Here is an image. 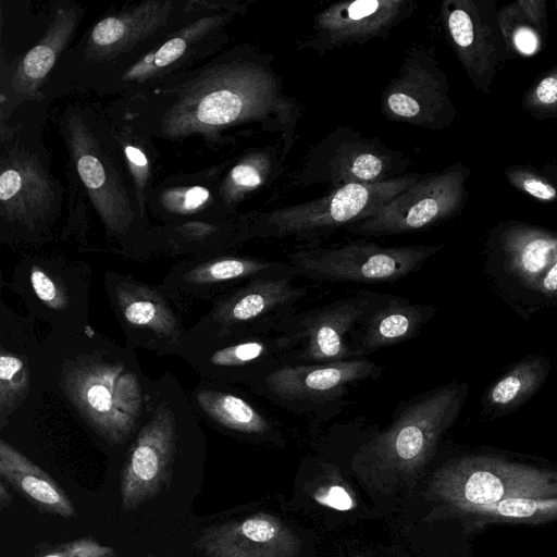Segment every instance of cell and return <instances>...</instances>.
<instances>
[{"instance_id":"1","label":"cell","mask_w":557,"mask_h":557,"mask_svg":"<svg viewBox=\"0 0 557 557\" xmlns=\"http://www.w3.org/2000/svg\"><path fill=\"white\" fill-rule=\"evenodd\" d=\"M44 358L47 392L62 398L98 441L127 449L159 389V379L144 373L134 349L91 326L77 334L50 331Z\"/></svg>"},{"instance_id":"2","label":"cell","mask_w":557,"mask_h":557,"mask_svg":"<svg viewBox=\"0 0 557 557\" xmlns=\"http://www.w3.org/2000/svg\"><path fill=\"white\" fill-rule=\"evenodd\" d=\"M272 62V55L253 51L210 72L170 108L163 131L183 135L260 123L292 137L297 104L283 94Z\"/></svg>"},{"instance_id":"3","label":"cell","mask_w":557,"mask_h":557,"mask_svg":"<svg viewBox=\"0 0 557 557\" xmlns=\"http://www.w3.org/2000/svg\"><path fill=\"white\" fill-rule=\"evenodd\" d=\"M199 418L176 376L163 373L154 406L125 451L120 476L125 511L138 508L169 485L184 440L201 428Z\"/></svg>"},{"instance_id":"4","label":"cell","mask_w":557,"mask_h":557,"mask_svg":"<svg viewBox=\"0 0 557 557\" xmlns=\"http://www.w3.org/2000/svg\"><path fill=\"white\" fill-rule=\"evenodd\" d=\"M422 174L375 184H347L319 198L258 212L249 218V238H290L315 247L341 228L362 221L413 185Z\"/></svg>"},{"instance_id":"5","label":"cell","mask_w":557,"mask_h":557,"mask_svg":"<svg viewBox=\"0 0 557 557\" xmlns=\"http://www.w3.org/2000/svg\"><path fill=\"white\" fill-rule=\"evenodd\" d=\"M286 320L275 326L245 331L211 332L190 326L180 357L201 379L249 387L273 369L294 363L295 343Z\"/></svg>"},{"instance_id":"6","label":"cell","mask_w":557,"mask_h":557,"mask_svg":"<svg viewBox=\"0 0 557 557\" xmlns=\"http://www.w3.org/2000/svg\"><path fill=\"white\" fill-rule=\"evenodd\" d=\"M91 277L83 261L30 256L15 265L9 286L34 320L46 322L51 332L77 334L91 327Z\"/></svg>"},{"instance_id":"7","label":"cell","mask_w":557,"mask_h":557,"mask_svg":"<svg viewBox=\"0 0 557 557\" xmlns=\"http://www.w3.org/2000/svg\"><path fill=\"white\" fill-rule=\"evenodd\" d=\"M445 245L381 246L356 240L332 247H304L288 255L296 275L313 281L376 284L419 271Z\"/></svg>"},{"instance_id":"8","label":"cell","mask_w":557,"mask_h":557,"mask_svg":"<svg viewBox=\"0 0 557 557\" xmlns=\"http://www.w3.org/2000/svg\"><path fill=\"white\" fill-rule=\"evenodd\" d=\"M103 287L125 345L159 356H181L187 332L184 308L162 283L107 271Z\"/></svg>"},{"instance_id":"9","label":"cell","mask_w":557,"mask_h":557,"mask_svg":"<svg viewBox=\"0 0 557 557\" xmlns=\"http://www.w3.org/2000/svg\"><path fill=\"white\" fill-rule=\"evenodd\" d=\"M410 160L359 131L337 127L308 153L297 174L300 185L375 184L408 173Z\"/></svg>"},{"instance_id":"10","label":"cell","mask_w":557,"mask_h":557,"mask_svg":"<svg viewBox=\"0 0 557 557\" xmlns=\"http://www.w3.org/2000/svg\"><path fill=\"white\" fill-rule=\"evenodd\" d=\"M36 320L0 305V432L34 418L47 392L44 342Z\"/></svg>"},{"instance_id":"11","label":"cell","mask_w":557,"mask_h":557,"mask_svg":"<svg viewBox=\"0 0 557 557\" xmlns=\"http://www.w3.org/2000/svg\"><path fill=\"white\" fill-rule=\"evenodd\" d=\"M469 176L470 169L460 163L422 174L372 215L345 230L362 236H386L417 232L441 223L462 209Z\"/></svg>"},{"instance_id":"12","label":"cell","mask_w":557,"mask_h":557,"mask_svg":"<svg viewBox=\"0 0 557 557\" xmlns=\"http://www.w3.org/2000/svg\"><path fill=\"white\" fill-rule=\"evenodd\" d=\"M442 483L445 497L458 509L521 495L557 496V471L490 455L456 460L445 469Z\"/></svg>"},{"instance_id":"13","label":"cell","mask_w":557,"mask_h":557,"mask_svg":"<svg viewBox=\"0 0 557 557\" xmlns=\"http://www.w3.org/2000/svg\"><path fill=\"white\" fill-rule=\"evenodd\" d=\"M449 89L448 77L434 53L412 45L382 92L381 109L392 121L440 131L451 125L457 115Z\"/></svg>"},{"instance_id":"14","label":"cell","mask_w":557,"mask_h":557,"mask_svg":"<svg viewBox=\"0 0 557 557\" xmlns=\"http://www.w3.org/2000/svg\"><path fill=\"white\" fill-rule=\"evenodd\" d=\"M441 17L447 38L474 87L491 92L497 70L515 58L495 0H446Z\"/></svg>"},{"instance_id":"15","label":"cell","mask_w":557,"mask_h":557,"mask_svg":"<svg viewBox=\"0 0 557 557\" xmlns=\"http://www.w3.org/2000/svg\"><path fill=\"white\" fill-rule=\"evenodd\" d=\"M388 295L362 290L286 320L295 343L294 363H329L356 358L352 339L364 319Z\"/></svg>"},{"instance_id":"16","label":"cell","mask_w":557,"mask_h":557,"mask_svg":"<svg viewBox=\"0 0 557 557\" xmlns=\"http://www.w3.org/2000/svg\"><path fill=\"white\" fill-rule=\"evenodd\" d=\"M292 270L251 278L212 301L211 309L193 325L211 332L271 327L296 312L307 295L294 283Z\"/></svg>"},{"instance_id":"17","label":"cell","mask_w":557,"mask_h":557,"mask_svg":"<svg viewBox=\"0 0 557 557\" xmlns=\"http://www.w3.org/2000/svg\"><path fill=\"white\" fill-rule=\"evenodd\" d=\"M417 8L411 0H356L329 5L313 18L311 36L300 49L317 53L387 38Z\"/></svg>"},{"instance_id":"18","label":"cell","mask_w":557,"mask_h":557,"mask_svg":"<svg viewBox=\"0 0 557 557\" xmlns=\"http://www.w3.org/2000/svg\"><path fill=\"white\" fill-rule=\"evenodd\" d=\"M381 371L360 357L329 363H287L250 385L252 392L284 405H313L335 400L347 387Z\"/></svg>"},{"instance_id":"19","label":"cell","mask_w":557,"mask_h":557,"mask_svg":"<svg viewBox=\"0 0 557 557\" xmlns=\"http://www.w3.org/2000/svg\"><path fill=\"white\" fill-rule=\"evenodd\" d=\"M289 270L288 264L249 256H197L175 264L161 283L185 309L190 301H213L251 278Z\"/></svg>"},{"instance_id":"20","label":"cell","mask_w":557,"mask_h":557,"mask_svg":"<svg viewBox=\"0 0 557 557\" xmlns=\"http://www.w3.org/2000/svg\"><path fill=\"white\" fill-rule=\"evenodd\" d=\"M435 312V307L388 295L356 331L352 339L355 357L416 337Z\"/></svg>"},{"instance_id":"21","label":"cell","mask_w":557,"mask_h":557,"mask_svg":"<svg viewBox=\"0 0 557 557\" xmlns=\"http://www.w3.org/2000/svg\"><path fill=\"white\" fill-rule=\"evenodd\" d=\"M0 478L41 512L71 519L74 505L63 488L4 437H0Z\"/></svg>"},{"instance_id":"22","label":"cell","mask_w":557,"mask_h":557,"mask_svg":"<svg viewBox=\"0 0 557 557\" xmlns=\"http://www.w3.org/2000/svg\"><path fill=\"white\" fill-rule=\"evenodd\" d=\"M231 386L201 379L189 394L198 416L216 429L240 435L272 431L270 420Z\"/></svg>"},{"instance_id":"23","label":"cell","mask_w":557,"mask_h":557,"mask_svg":"<svg viewBox=\"0 0 557 557\" xmlns=\"http://www.w3.org/2000/svg\"><path fill=\"white\" fill-rule=\"evenodd\" d=\"M499 244L507 270L531 287L557 260V233L546 228L510 221L500 228Z\"/></svg>"},{"instance_id":"24","label":"cell","mask_w":557,"mask_h":557,"mask_svg":"<svg viewBox=\"0 0 557 557\" xmlns=\"http://www.w3.org/2000/svg\"><path fill=\"white\" fill-rule=\"evenodd\" d=\"M50 198L49 182L32 160L13 158L2 165L0 200L9 221L33 226L49 208Z\"/></svg>"},{"instance_id":"25","label":"cell","mask_w":557,"mask_h":557,"mask_svg":"<svg viewBox=\"0 0 557 557\" xmlns=\"http://www.w3.org/2000/svg\"><path fill=\"white\" fill-rule=\"evenodd\" d=\"M503 34L515 53L534 54L547 36V9L544 0H520L498 10Z\"/></svg>"},{"instance_id":"26","label":"cell","mask_w":557,"mask_h":557,"mask_svg":"<svg viewBox=\"0 0 557 557\" xmlns=\"http://www.w3.org/2000/svg\"><path fill=\"white\" fill-rule=\"evenodd\" d=\"M458 510L472 517L470 522L474 529L496 523L539 524L557 520V496L521 495Z\"/></svg>"},{"instance_id":"27","label":"cell","mask_w":557,"mask_h":557,"mask_svg":"<svg viewBox=\"0 0 557 557\" xmlns=\"http://www.w3.org/2000/svg\"><path fill=\"white\" fill-rule=\"evenodd\" d=\"M548 366L544 357L530 358L516 364L490 388L488 405L498 410L521 405L542 386Z\"/></svg>"},{"instance_id":"28","label":"cell","mask_w":557,"mask_h":557,"mask_svg":"<svg viewBox=\"0 0 557 557\" xmlns=\"http://www.w3.org/2000/svg\"><path fill=\"white\" fill-rule=\"evenodd\" d=\"M77 170L86 187L95 195L106 224L116 234L125 233L128 228L110 200L112 185L102 162L91 153H82Z\"/></svg>"},{"instance_id":"29","label":"cell","mask_w":557,"mask_h":557,"mask_svg":"<svg viewBox=\"0 0 557 557\" xmlns=\"http://www.w3.org/2000/svg\"><path fill=\"white\" fill-rule=\"evenodd\" d=\"M277 166V154L274 148L260 150L244 159L230 172L226 191L230 198L253 191L274 176Z\"/></svg>"},{"instance_id":"30","label":"cell","mask_w":557,"mask_h":557,"mask_svg":"<svg viewBox=\"0 0 557 557\" xmlns=\"http://www.w3.org/2000/svg\"><path fill=\"white\" fill-rule=\"evenodd\" d=\"M521 106L535 120H557V63L533 81Z\"/></svg>"},{"instance_id":"31","label":"cell","mask_w":557,"mask_h":557,"mask_svg":"<svg viewBox=\"0 0 557 557\" xmlns=\"http://www.w3.org/2000/svg\"><path fill=\"white\" fill-rule=\"evenodd\" d=\"M504 173L511 186L540 201L557 199V185L530 166L512 165Z\"/></svg>"},{"instance_id":"32","label":"cell","mask_w":557,"mask_h":557,"mask_svg":"<svg viewBox=\"0 0 557 557\" xmlns=\"http://www.w3.org/2000/svg\"><path fill=\"white\" fill-rule=\"evenodd\" d=\"M34 557H117V553L92 536H84L40 548Z\"/></svg>"},{"instance_id":"33","label":"cell","mask_w":557,"mask_h":557,"mask_svg":"<svg viewBox=\"0 0 557 557\" xmlns=\"http://www.w3.org/2000/svg\"><path fill=\"white\" fill-rule=\"evenodd\" d=\"M60 39V36L52 35L26 54L22 64L24 76L28 79L37 81L49 72L60 48V44H58Z\"/></svg>"},{"instance_id":"34","label":"cell","mask_w":557,"mask_h":557,"mask_svg":"<svg viewBox=\"0 0 557 557\" xmlns=\"http://www.w3.org/2000/svg\"><path fill=\"white\" fill-rule=\"evenodd\" d=\"M191 35L178 36L170 39L161 46L151 57L145 59L135 70L134 73H146L148 70L161 69L170 65L180 59L187 49Z\"/></svg>"},{"instance_id":"35","label":"cell","mask_w":557,"mask_h":557,"mask_svg":"<svg viewBox=\"0 0 557 557\" xmlns=\"http://www.w3.org/2000/svg\"><path fill=\"white\" fill-rule=\"evenodd\" d=\"M209 198V190L194 186L183 191H174L166 200L168 207L177 212H191L200 208Z\"/></svg>"},{"instance_id":"36","label":"cell","mask_w":557,"mask_h":557,"mask_svg":"<svg viewBox=\"0 0 557 557\" xmlns=\"http://www.w3.org/2000/svg\"><path fill=\"white\" fill-rule=\"evenodd\" d=\"M321 502L337 510H348L352 507L349 494L341 486H332Z\"/></svg>"},{"instance_id":"37","label":"cell","mask_w":557,"mask_h":557,"mask_svg":"<svg viewBox=\"0 0 557 557\" xmlns=\"http://www.w3.org/2000/svg\"><path fill=\"white\" fill-rule=\"evenodd\" d=\"M536 288L546 296L557 294V260L540 280Z\"/></svg>"},{"instance_id":"38","label":"cell","mask_w":557,"mask_h":557,"mask_svg":"<svg viewBox=\"0 0 557 557\" xmlns=\"http://www.w3.org/2000/svg\"><path fill=\"white\" fill-rule=\"evenodd\" d=\"M125 152L129 162L136 168H146L147 159L145 154L137 148L128 146L125 148Z\"/></svg>"},{"instance_id":"39","label":"cell","mask_w":557,"mask_h":557,"mask_svg":"<svg viewBox=\"0 0 557 557\" xmlns=\"http://www.w3.org/2000/svg\"><path fill=\"white\" fill-rule=\"evenodd\" d=\"M12 502V495L5 490L4 482L0 483V508L3 509Z\"/></svg>"},{"instance_id":"40","label":"cell","mask_w":557,"mask_h":557,"mask_svg":"<svg viewBox=\"0 0 557 557\" xmlns=\"http://www.w3.org/2000/svg\"><path fill=\"white\" fill-rule=\"evenodd\" d=\"M148 557H153V556H148Z\"/></svg>"}]
</instances>
